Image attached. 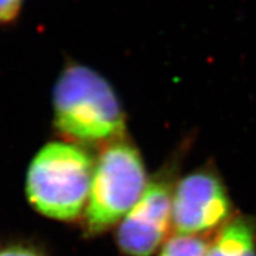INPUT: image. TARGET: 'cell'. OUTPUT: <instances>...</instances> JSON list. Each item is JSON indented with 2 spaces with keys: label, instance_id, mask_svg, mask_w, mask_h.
<instances>
[{
  "label": "cell",
  "instance_id": "9",
  "mask_svg": "<svg viewBox=\"0 0 256 256\" xmlns=\"http://www.w3.org/2000/svg\"><path fill=\"white\" fill-rule=\"evenodd\" d=\"M24 0H0V24H8L17 18Z\"/></svg>",
  "mask_w": 256,
  "mask_h": 256
},
{
  "label": "cell",
  "instance_id": "5",
  "mask_svg": "<svg viewBox=\"0 0 256 256\" xmlns=\"http://www.w3.org/2000/svg\"><path fill=\"white\" fill-rule=\"evenodd\" d=\"M174 182L159 174L148 180L142 196L116 226L115 241L124 256H156L172 228Z\"/></svg>",
  "mask_w": 256,
  "mask_h": 256
},
{
  "label": "cell",
  "instance_id": "7",
  "mask_svg": "<svg viewBox=\"0 0 256 256\" xmlns=\"http://www.w3.org/2000/svg\"><path fill=\"white\" fill-rule=\"evenodd\" d=\"M208 243L203 236L176 234L168 238L156 256H206Z\"/></svg>",
  "mask_w": 256,
  "mask_h": 256
},
{
  "label": "cell",
  "instance_id": "4",
  "mask_svg": "<svg viewBox=\"0 0 256 256\" xmlns=\"http://www.w3.org/2000/svg\"><path fill=\"white\" fill-rule=\"evenodd\" d=\"M234 216L226 185L214 170L200 168L176 184L172 198V228L178 235L215 234Z\"/></svg>",
  "mask_w": 256,
  "mask_h": 256
},
{
  "label": "cell",
  "instance_id": "1",
  "mask_svg": "<svg viewBox=\"0 0 256 256\" xmlns=\"http://www.w3.org/2000/svg\"><path fill=\"white\" fill-rule=\"evenodd\" d=\"M54 124L63 136L104 145L124 138L126 118L110 83L89 66L63 69L54 88Z\"/></svg>",
  "mask_w": 256,
  "mask_h": 256
},
{
  "label": "cell",
  "instance_id": "2",
  "mask_svg": "<svg viewBox=\"0 0 256 256\" xmlns=\"http://www.w3.org/2000/svg\"><path fill=\"white\" fill-rule=\"evenodd\" d=\"M94 164L81 146L50 142L28 166L25 192L40 215L62 222L81 218L88 202Z\"/></svg>",
  "mask_w": 256,
  "mask_h": 256
},
{
  "label": "cell",
  "instance_id": "3",
  "mask_svg": "<svg viewBox=\"0 0 256 256\" xmlns=\"http://www.w3.org/2000/svg\"><path fill=\"white\" fill-rule=\"evenodd\" d=\"M148 183L139 150L128 140L104 145L94 164L90 191L82 215L87 236L116 226L142 196Z\"/></svg>",
  "mask_w": 256,
  "mask_h": 256
},
{
  "label": "cell",
  "instance_id": "6",
  "mask_svg": "<svg viewBox=\"0 0 256 256\" xmlns=\"http://www.w3.org/2000/svg\"><path fill=\"white\" fill-rule=\"evenodd\" d=\"M206 256H256V218L234 215L208 243Z\"/></svg>",
  "mask_w": 256,
  "mask_h": 256
},
{
  "label": "cell",
  "instance_id": "8",
  "mask_svg": "<svg viewBox=\"0 0 256 256\" xmlns=\"http://www.w3.org/2000/svg\"><path fill=\"white\" fill-rule=\"evenodd\" d=\"M0 256H48L43 249L30 243H14L0 250Z\"/></svg>",
  "mask_w": 256,
  "mask_h": 256
}]
</instances>
